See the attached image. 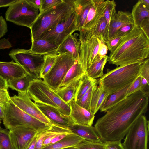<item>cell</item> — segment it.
<instances>
[{
  "mask_svg": "<svg viewBox=\"0 0 149 149\" xmlns=\"http://www.w3.org/2000/svg\"><path fill=\"white\" fill-rule=\"evenodd\" d=\"M77 61L67 54H58L54 64L43 78L44 81L53 91L56 90Z\"/></svg>",
  "mask_w": 149,
  "mask_h": 149,
  "instance_id": "30bf717a",
  "label": "cell"
},
{
  "mask_svg": "<svg viewBox=\"0 0 149 149\" xmlns=\"http://www.w3.org/2000/svg\"><path fill=\"white\" fill-rule=\"evenodd\" d=\"M97 83V81L96 79L91 78L85 73L81 77L74 99L75 101L76 102L80 99L93 85Z\"/></svg>",
  "mask_w": 149,
  "mask_h": 149,
  "instance_id": "1f68e13d",
  "label": "cell"
},
{
  "mask_svg": "<svg viewBox=\"0 0 149 149\" xmlns=\"http://www.w3.org/2000/svg\"><path fill=\"white\" fill-rule=\"evenodd\" d=\"M36 78L32 75L26 76L7 82L8 87L13 90L21 92H27L30 82Z\"/></svg>",
  "mask_w": 149,
  "mask_h": 149,
  "instance_id": "4dcf8cb0",
  "label": "cell"
},
{
  "mask_svg": "<svg viewBox=\"0 0 149 149\" xmlns=\"http://www.w3.org/2000/svg\"><path fill=\"white\" fill-rule=\"evenodd\" d=\"M77 149H105L104 142H93L84 139L77 146Z\"/></svg>",
  "mask_w": 149,
  "mask_h": 149,
  "instance_id": "8d00e7d4",
  "label": "cell"
},
{
  "mask_svg": "<svg viewBox=\"0 0 149 149\" xmlns=\"http://www.w3.org/2000/svg\"><path fill=\"white\" fill-rule=\"evenodd\" d=\"M16 95L10 97L12 102L19 109L40 121L51 126L52 123L42 114L28 96L27 92H18Z\"/></svg>",
  "mask_w": 149,
  "mask_h": 149,
  "instance_id": "4fadbf2b",
  "label": "cell"
},
{
  "mask_svg": "<svg viewBox=\"0 0 149 149\" xmlns=\"http://www.w3.org/2000/svg\"><path fill=\"white\" fill-rule=\"evenodd\" d=\"M33 5L37 8L40 10L42 4V0H30Z\"/></svg>",
  "mask_w": 149,
  "mask_h": 149,
  "instance_id": "11a10c76",
  "label": "cell"
},
{
  "mask_svg": "<svg viewBox=\"0 0 149 149\" xmlns=\"http://www.w3.org/2000/svg\"><path fill=\"white\" fill-rule=\"evenodd\" d=\"M141 78L140 74L131 84L127 91V97L136 92L141 91Z\"/></svg>",
  "mask_w": 149,
  "mask_h": 149,
  "instance_id": "f35d334b",
  "label": "cell"
},
{
  "mask_svg": "<svg viewBox=\"0 0 149 149\" xmlns=\"http://www.w3.org/2000/svg\"><path fill=\"white\" fill-rule=\"evenodd\" d=\"M108 50V49L106 45L104 42L102 40L99 45L98 55L101 56L106 55Z\"/></svg>",
  "mask_w": 149,
  "mask_h": 149,
  "instance_id": "681fc988",
  "label": "cell"
},
{
  "mask_svg": "<svg viewBox=\"0 0 149 149\" xmlns=\"http://www.w3.org/2000/svg\"><path fill=\"white\" fill-rule=\"evenodd\" d=\"M68 103L70 110L69 116L75 124L88 126H92L95 115L78 105L74 99Z\"/></svg>",
  "mask_w": 149,
  "mask_h": 149,
  "instance_id": "2e32d148",
  "label": "cell"
},
{
  "mask_svg": "<svg viewBox=\"0 0 149 149\" xmlns=\"http://www.w3.org/2000/svg\"><path fill=\"white\" fill-rule=\"evenodd\" d=\"M82 77L65 86L54 91L63 101L68 103L74 99Z\"/></svg>",
  "mask_w": 149,
  "mask_h": 149,
  "instance_id": "d4e9b609",
  "label": "cell"
},
{
  "mask_svg": "<svg viewBox=\"0 0 149 149\" xmlns=\"http://www.w3.org/2000/svg\"><path fill=\"white\" fill-rule=\"evenodd\" d=\"M16 0H0V8L9 6Z\"/></svg>",
  "mask_w": 149,
  "mask_h": 149,
  "instance_id": "f5cc1de1",
  "label": "cell"
},
{
  "mask_svg": "<svg viewBox=\"0 0 149 149\" xmlns=\"http://www.w3.org/2000/svg\"><path fill=\"white\" fill-rule=\"evenodd\" d=\"M132 24L134 22L131 12L122 11L116 12L109 26L108 40L112 38L117 31L122 27Z\"/></svg>",
  "mask_w": 149,
  "mask_h": 149,
  "instance_id": "44dd1931",
  "label": "cell"
},
{
  "mask_svg": "<svg viewBox=\"0 0 149 149\" xmlns=\"http://www.w3.org/2000/svg\"><path fill=\"white\" fill-rule=\"evenodd\" d=\"M63 1V0H42V4L39 14L55 6Z\"/></svg>",
  "mask_w": 149,
  "mask_h": 149,
  "instance_id": "60d3db41",
  "label": "cell"
},
{
  "mask_svg": "<svg viewBox=\"0 0 149 149\" xmlns=\"http://www.w3.org/2000/svg\"><path fill=\"white\" fill-rule=\"evenodd\" d=\"M106 6L104 16L107 22V32L109 37V31L111 22L116 13V4L114 0L105 1Z\"/></svg>",
  "mask_w": 149,
  "mask_h": 149,
  "instance_id": "d6a6232c",
  "label": "cell"
},
{
  "mask_svg": "<svg viewBox=\"0 0 149 149\" xmlns=\"http://www.w3.org/2000/svg\"><path fill=\"white\" fill-rule=\"evenodd\" d=\"M105 6V0H92L91 6L82 29H89L97 25L104 16Z\"/></svg>",
  "mask_w": 149,
  "mask_h": 149,
  "instance_id": "ac0fdd59",
  "label": "cell"
},
{
  "mask_svg": "<svg viewBox=\"0 0 149 149\" xmlns=\"http://www.w3.org/2000/svg\"><path fill=\"white\" fill-rule=\"evenodd\" d=\"M121 140L109 141H104L105 149H124Z\"/></svg>",
  "mask_w": 149,
  "mask_h": 149,
  "instance_id": "ee69618b",
  "label": "cell"
},
{
  "mask_svg": "<svg viewBox=\"0 0 149 149\" xmlns=\"http://www.w3.org/2000/svg\"><path fill=\"white\" fill-rule=\"evenodd\" d=\"M84 139L71 133L60 141L54 144L42 148L41 149H62L77 146Z\"/></svg>",
  "mask_w": 149,
  "mask_h": 149,
  "instance_id": "4316f807",
  "label": "cell"
},
{
  "mask_svg": "<svg viewBox=\"0 0 149 149\" xmlns=\"http://www.w3.org/2000/svg\"><path fill=\"white\" fill-rule=\"evenodd\" d=\"M7 82L0 76V88L8 89Z\"/></svg>",
  "mask_w": 149,
  "mask_h": 149,
  "instance_id": "9f6ffc18",
  "label": "cell"
},
{
  "mask_svg": "<svg viewBox=\"0 0 149 149\" xmlns=\"http://www.w3.org/2000/svg\"><path fill=\"white\" fill-rule=\"evenodd\" d=\"M85 73L81 64L77 61L68 71L58 88L68 85Z\"/></svg>",
  "mask_w": 149,
  "mask_h": 149,
  "instance_id": "f1b7e54d",
  "label": "cell"
},
{
  "mask_svg": "<svg viewBox=\"0 0 149 149\" xmlns=\"http://www.w3.org/2000/svg\"><path fill=\"white\" fill-rule=\"evenodd\" d=\"M97 84L93 85L80 99L76 102L79 106L89 111L93 94L97 86Z\"/></svg>",
  "mask_w": 149,
  "mask_h": 149,
  "instance_id": "836d02e7",
  "label": "cell"
},
{
  "mask_svg": "<svg viewBox=\"0 0 149 149\" xmlns=\"http://www.w3.org/2000/svg\"><path fill=\"white\" fill-rule=\"evenodd\" d=\"M28 74H30L24 67L13 61H0V76L7 82L24 77Z\"/></svg>",
  "mask_w": 149,
  "mask_h": 149,
  "instance_id": "e0dca14e",
  "label": "cell"
},
{
  "mask_svg": "<svg viewBox=\"0 0 149 149\" xmlns=\"http://www.w3.org/2000/svg\"><path fill=\"white\" fill-rule=\"evenodd\" d=\"M62 149H77L76 146L66 147Z\"/></svg>",
  "mask_w": 149,
  "mask_h": 149,
  "instance_id": "91938a15",
  "label": "cell"
},
{
  "mask_svg": "<svg viewBox=\"0 0 149 149\" xmlns=\"http://www.w3.org/2000/svg\"><path fill=\"white\" fill-rule=\"evenodd\" d=\"M5 109L0 106V120L3 119L5 116Z\"/></svg>",
  "mask_w": 149,
  "mask_h": 149,
  "instance_id": "6f0895ef",
  "label": "cell"
},
{
  "mask_svg": "<svg viewBox=\"0 0 149 149\" xmlns=\"http://www.w3.org/2000/svg\"><path fill=\"white\" fill-rule=\"evenodd\" d=\"M0 149H14L9 134V130L0 129Z\"/></svg>",
  "mask_w": 149,
  "mask_h": 149,
  "instance_id": "d590c367",
  "label": "cell"
},
{
  "mask_svg": "<svg viewBox=\"0 0 149 149\" xmlns=\"http://www.w3.org/2000/svg\"><path fill=\"white\" fill-rule=\"evenodd\" d=\"M74 11L66 0L58 5L39 14L30 28L31 40L39 39L47 31L69 18Z\"/></svg>",
  "mask_w": 149,
  "mask_h": 149,
  "instance_id": "277c9868",
  "label": "cell"
},
{
  "mask_svg": "<svg viewBox=\"0 0 149 149\" xmlns=\"http://www.w3.org/2000/svg\"><path fill=\"white\" fill-rule=\"evenodd\" d=\"M149 121L143 115L135 122L122 143L124 149H147Z\"/></svg>",
  "mask_w": 149,
  "mask_h": 149,
  "instance_id": "ba28073f",
  "label": "cell"
},
{
  "mask_svg": "<svg viewBox=\"0 0 149 149\" xmlns=\"http://www.w3.org/2000/svg\"><path fill=\"white\" fill-rule=\"evenodd\" d=\"M58 55H48L44 56V62L41 69L40 78L43 79L49 72L54 64Z\"/></svg>",
  "mask_w": 149,
  "mask_h": 149,
  "instance_id": "e575fe53",
  "label": "cell"
},
{
  "mask_svg": "<svg viewBox=\"0 0 149 149\" xmlns=\"http://www.w3.org/2000/svg\"><path fill=\"white\" fill-rule=\"evenodd\" d=\"M74 9L77 15V30L80 31L83 27L91 6L92 0H66Z\"/></svg>",
  "mask_w": 149,
  "mask_h": 149,
  "instance_id": "d6986e66",
  "label": "cell"
},
{
  "mask_svg": "<svg viewBox=\"0 0 149 149\" xmlns=\"http://www.w3.org/2000/svg\"><path fill=\"white\" fill-rule=\"evenodd\" d=\"M108 61V56H101L98 55L90 66L86 70V73L91 78L96 79L101 77L103 74L104 66Z\"/></svg>",
  "mask_w": 149,
  "mask_h": 149,
  "instance_id": "484cf974",
  "label": "cell"
},
{
  "mask_svg": "<svg viewBox=\"0 0 149 149\" xmlns=\"http://www.w3.org/2000/svg\"><path fill=\"white\" fill-rule=\"evenodd\" d=\"M109 94L104 91L99 84L94 90L91 103L90 112L93 114L100 109Z\"/></svg>",
  "mask_w": 149,
  "mask_h": 149,
  "instance_id": "83f0119b",
  "label": "cell"
},
{
  "mask_svg": "<svg viewBox=\"0 0 149 149\" xmlns=\"http://www.w3.org/2000/svg\"><path fill=\"white\" fill-rule=\"evenodd\" d=\"M132 83L118 91L109 95L100 109L101 111L106 112L110 108L127 97V91Z\"/></svg>",
  "mask_w": 149,
  "mask_h": 149,
  "instance_id": "cb8c5ba5",
  "label": "cell"
},
{
  "mask_svg": "<svg viewBox=\"0 0 149 149\" xmlns=\"http://www.w3.org/2000/svg\"><path fill=\"white\" fill-rule=\"evenodd\" d=\"M38 133L34 129L27 127H17L9 130L14 149H26Z\"/></svg>",
  "mask_w": 149,
  "mask_h": 149,
  "instance_id": "5bb4252c",
  "label": "cell"
},
{
  "mask_svg": "<svg viewBox=\"0 0 149 149\" xmlns=\"http://www.w3.org/2000/svg\"><path fill=\"white\" fill-rule=\"evenodd\" d=\"M1 120H0V129L1 128V126H0V124H1Z\"/></svg>",
  "mask_w": 149,
  "mask_h": 149,
  "instance_id": "94428289",
  "label": "cell"
},
{
  "mask_svg": "<svg viewBox=\"0 0 149 149\" xmlns=\"http://www.w3.org/2000/svg\"><path fill=\"white\" fill-rule=\"evenodd\" d=\"M68 127L72 133L84 139L93 142L102 141L94 127L92 126H88L73 124Z\"/></svg>",
  "mask_w": 149,
  "mask_h": 149,
  "instance_id": "603a6c76",
  "label": "cell"
},
{
  "mask_svg": "<svg viewBox=\"0 0 149 149\" xmlns=\"http://www.w3.org/2000/svg\"><path fill=\"white\" fill-rule=\"evenodd\" d=\"M76 21L74 11L69 18L46 32L39 39L49 40L59 46L69 36L77 30Z\"/></svg>",
  "mask_w": 149,
  "mask_h": 149,
  "instance_id": "8fae6325",
  "label": "cell"
},
{
  "mask_svg": "<svg viewBox=\"0 0 149 149\" xmlns=\"http://www.w3.org/2000/svg\"><path fill=\"white\" fill-rule=\"evenodd\" d=\"M38 133L34 137L26 149H35Z\"/></svg>",
  "mask_w": 149,
  "mask_h": 149,
  "instance_id": "db71d44e",
  "label": "cell"
},
{
  "mask_svg": "<svg viewBox=\"0 0 149 149\" xmlns=\"http://www.w3.org/2000/svg\"><path fill=\"white\" fill-rule=\"evenodd\" d=\"M8 54L16 63L24 67L36 79L40 78L44 56L32 52L30 49L17 48L11 50Z\"/></svg>",
  "mask_w": 149,
  "mask_h": 149,
  "instance_id": "9c48e42d",
  "label": "cell"
},
{
  "mask_svg": "<svg viewBox=\"0 0 149 149\" xmlns=\"http://www.w3.org/2000/svg\"><path fill=\"white\" fill-rule=\"evenodd\" d=\"M134 26V24H128L123 26L117 31L113 37L127 34L132 30Z\"/></svg>",
  "mask_w": 149,
  "mask_h": 149,
  "instance_id": "f6af8a7d",
  "label": "cell"
},
{
  "mask_svg": "<svg viewBox=\"0 0 149 149\" xmlns=\"http://www.w3.org/2000/svg\"><path fill=\"white\" fill-rule=\"evenodd\" d=\"M142 3L149 9V0H141Z\"/></svg>",
  "mask_w": 149,
  "mask_h": 149,
  "instance_id": "680465c9",
  "label": "cell"
},
{
  "mask_svg": "<svg viewBox=\"0 0 149 149\" xmlns=\"http://www.w3.org/2000/svg\"><path fill=\"white\" fill-rule=\"evenodd\" d=\"M27 93L30 98L34 102L52 106L63 114L69 116L70 110L68 103L63 101L41 79L32 80L30 84Z\"/></svg>",
  "mask_w": 149,
  "mask_h": 149,
  "instance_id": "5b68a950",
  "label": "cell"
},
{
  "mask_svg": "<svg viewBox=\"0 0 149 149\" xmlns=\"http://www.w3.org/2000/svg\"><path fill=\"white\" fill-rule=\"evenodd\" d=\"M127 34L114 36L105 42L108 49L110 52L114 50L120 43Z\"/></svg>",
  "mask_w": 149,
  "mask_h": 149,
  "instance_id": "74e56055",
  "label": "cell"
},
{
  "mask_svg": "<svg viewBox=\"0 0 149 149\" xmlns=\"http://www.w3.org/2000/svg\"><path fill=\"white\" fill-rule=\"evenodd\" d=\"M102 40L100 38L79 39L80 47L78 61L81 64L85 73L98 56L99 45Z\"/></svg>",
  "mask_w": 149,
  "mask_h": 149,
  "instance_id": "7c38bea8",
  "label": "cell"
},
{
  "mask_svg": "<svg viewBox=\"0 0 149 149\" xmlns=\"http://www.w3.org/2000/svg\"><path fill=\"white\" fill-rule=\"evenodd\" d=\"M38 10L30 0H16L9 6L5 17L8 21L30 28L39 16Z\"/></svg>",
  "mask_w": 149,
  "mask_h": 149,
  "instance_id": "52a82bcc",
  "label": "cell"
},
{
  "mask_svg": "<svg viewBox=\"0 0 149 149\" xmlns=\"http://www.w3.org/2000/svg\"><path fill=\"white\" fill-rule=\"evenodd\" d=\"M72 133H73L71 131H70L61 133L58 134L52 139L50 145L54 144L60 141L68 135Z\"/></svg>",
  "mask_w": 149,
  "mask_h": 149,
  "instance_id": "f907efd6",
  "label": "cell"
},
{
  "mask_svg": "<svg viewBox=\"0 0 149 149\" xmlns=\"http://www.w3.org/2000/svg\"><path fill=\"white\" fill-rule=\"evenodd\" d=\"M7 31L8 27L6 22L3 17L1 16H0V39L6 34Z\"/></svg>",
  "mask_w": 149,
  "mask_h": 149,
  "instance_id": "7dc6e473",
  "label": "cell"
},
{
  "mask_svg": "<svg viewBox=\"0 0 149 149\" xmlns=\"http://www.w3.org/2000/svg\"><path fill=\"white\" fill-rule=\"evenodd\" d=\"M31 42L30 49L33 53L44 56L58 55L57 50L58 46L51 41L40 39L32 40Z\"/></svg>",
  "mask_w": 149,
  "mask_h": 149,
  "instance_id": "7402d4cb",
  "label": "cell"
},
{
  "mask_svg": "<svg viewBox=\"0 0 149 149\" xmlns=\"http://www.w3.org/2000/svg\"><path fill=\"white\" fill-rule=\"evenodd\" d=\"M147 37L149 38V18L143 19L139 26Z\"/></svg>",
  "mask_w": 149,
  "mask_h": 149,
  "instance_id": "bcb514c9",
  "label": "cell"
},
{
  "mask_svg": "<svg viewBox=\"0 0 149 149\" xmlns=\"http://www.w3.org/2000/svg\"><path fill=\"white\" fill-rule=\"evenodd\" d=\"M149 83L144 78L141 77V91L147 95H149Z\"/></svg>",
  "mask_w": 149,
  "mask_h": 149,
  "instance_id": "c3c4849f",
  "label": "cell"
},
{
  "mask_svg": "<svg viewBox=\"0 0 149 149\" xmlns=\"http://www.w3.org/2000/svg\"><path fill=\"white\" fill-rule=\"evenodd\" d=\"M10 100L8 89L0 88V106L5 109Z\"/></svg>",
  "mask_w": 149,
  "mask_h": 149,
  "instance_id": "b9f144b4",
  "label": "cell"
},
{
  "mask_svg": "<svg viewBox=\"0 0 149 149\" xmlns=\"http://www.w3.org/2000/svg\"><path fill=\"white\" fill-rule=\"evenodd\" d=\"M148 97L139 91L108 109L94 126L101 140L123 139L135 122L147 111Z\"/></svg>",
  "mask_w": 149,
  "mask_h": 149,
  "instance_id": "6da1fadb",
  "label": "cell"
},
{
  "mask_svg": "<svg viewBox=\"0 0 149 149\" xmlns=\"http://www.w3.org/2000/svg\"><path fill=\"white\" fill-rule=\"evenodd\" d=\"M12 47V45L8 39L3 38L0 40V50L9 49Z\"/></svg>",
  "mask_w": 149,
  "mask_h": 149,
  "instance_id": "816d5d0a",
  "label": "cell"
},
{
  "mask_svg": "<svg viewBox=\"0 0 149 149\" xmlns=\"http://www.w3.org/2000/svg\"><path fill=\"white\" fill-rule=\"evenodd\" d=\"M77 34L70 35L59 45L57 50L58 54H66L78 61L80 43Z\"/></svg>",
  "mask_w": 149,
  "mask_h": 149,
  "instance_id": "ffe728a7",
  "label": "cell"
},
{
  "mask_svg": "<svg viewBox=\"0 0 149 149\" xmlns=\"http://www.w3.org/2000/svg\"><path fill=\"white\" fill-rule=\"evenodd\" d=\"M52 130L51 126L49 129L38 133L35 149H41L42 148V144L45 138L51 132Z\"/></svg>",
  "mask_w": 149,
  "mask_h": 149,
  "instance_id": "ab89813d",
  "label": "cell"
},
{
  "mask_svg": "<svg viewBox=\"0 0 149 149\" xmlns=\"http://www.w3.org/2000/svg\"><path fill=\"white\" fill-rule=\"evenodd\" d=\"M133 18L134 28L138 27L141 21L146 18H149V9L141 2L138 1L133 6L131 12Z\"/></svg>",
  "mask_w": 149,
  "mask_h": 149,
  "instance_id": "f546056e",
  "label": "cell"
},
{
  "mask_svg": "<svg viewBox=\"0 0 149 149\" xmlns=\"http://www.w3.org/2000/svg\"><path fill=\"white\" fill-rule=\"evenodd\" d=\"M34 102L42 114L52 124L68 127L69 126L75 124L69 116L63 114L55 108L40 102Z\"/></svg>",
  "mask_w": 149,
  "mask_h": 149,
  "instance_id": "9a60e30c",
  "label": "cell"
},
{
  "mask_svg": "<svg viewBox=\"0 0 149 149\" xmlns=\"http://www.w3.org/2000/svg\"><path fill=\"white\" fill-rule=\"evenodd\" d=\"M141 76L145 78L149 83V59L148 58L145 60L142 65Z\"/></svg>",
  "mask_w": 149,
  "mask_h": 149,
  "instance_id": "7bdbcfd3",
  "label": "cell"
},
{
  "mask_svg": "<svg viewBox=\"0 0 149 149\" xmlns=\"http://www.w3.org/2000/svg\"><path fill=\"white\" fill-rule=\"evenodd\" d=\"M3 121L5 128L9 130L17 127H27L33 128L39 133L51 127L23 111L11 100L5 109Z\"/></svg>",
  "mask_w": 149,
  "mask_h": 149,
  "instance_id": "8992f818",
  "label": "cell"
},
{
  "mask_svg": "<svg viewBox=\"0 0 149 149\" xmlns=\"http://www.w3.org/2000/svg\"><path fill=\"white\" fill-rule=\"evenodd\" d=\"M149 38L139 27L134 28L114 50L108 62L117 67L143 61L149 58Z\"/></svg>",
  "mask_w": 149,
  "mask_h": 149,
  "instance_id": "7a4b0ae2",
  "label": "cell"
},
{
  "mask_svg": "<svg viewBox=\"0 0 149 149\" xmlns=\"http://www.w3.org/2000/svg\"><path fill=\"white\" fill-rule=\"evenodd\" d=\"M143 61L108 69L97 83L109 95L118 91L132 83L140 74Z\"/></svg>",
  "mask_w": 149,
  "mask_h": 149,
  "instance_id": "3957f363",
  "label": "cell"
}]
</instances>
